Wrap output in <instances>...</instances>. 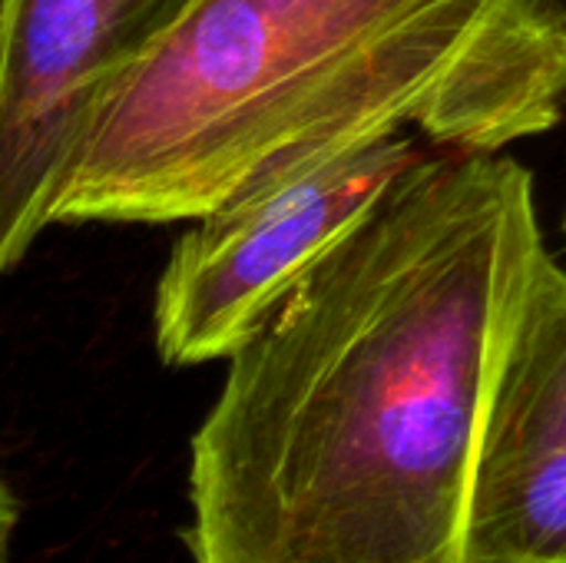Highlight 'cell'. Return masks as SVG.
<instances>
[{"label":"cell","mask_w":566,"mask_h":563,"mask_svg":"<svg viewBox=\"0 0 566 563\" xmlns=\"http://www.w3.org/2000/svg\"><path fill=\"white\" fill-rule=\"evenodd\" d=\"M547 256L517 159H418L226 358L192 563H464L488 385Z\"/></svg>","instance_id":"cell-1"},{"label":"cell","mask_w":566,"mask_h":563,"mask_svg":"<svg viewBox=\"0 0 566 563\" xmlns=\"http://www.w3.org/2000/svg\"><path fill=\"white\" fill-rule=\"evenodd\" d=\"M189 0H7L0 20V279L53 226L103 103Z\"/></svg>","instance_id":"cell-4"},{"label":"cell","mask_w":566,"mask_h":563,"mask_svg":"<svg viewBox=\"0 0 566 563\" xmlns=\"http://www.w3.org/2000/svg\"><path fill=\"white\" fill-rule=\"evenodd\" d=\"M554 3V10L560 13V20H564V27H566V0H551Z\"/></svg>","instance_id":"cell-7"},{"label":"cell","mask_w":566,"mask_h":563,"mask_svg":"<svg viewBox=\"0 0 566 563\" xmlns=\"http://www.w3.org/2000/svg\"><path fill=\"white\" fill-rule=\"evenodd\" d=\"M564 100L551 0H189L103 103L53 222H192L285 159L405 126L501 153Z\"/></svg>","instance_id":"cell-2"},{"label":"cell","mask_w":566,"mask_h":563,"mask_svg":"<svg viewBox=\"0 0 566 563\" xmlns=\"http://www.w3.org/2000/svg\"><path fill=\"white\" fill-rule=\"evenodd\" d=\"M464 563H566V269L544 259L488 385Z\"/></svg>","instance_id":"cell-5"},{"label":"cell","mask_w":566,"mask_h":563,"mask_svg":"<svg viewBox=\"0 0 566 563\" xmlns=\"http://www.w3.org/2000/svg\"><path fill=\"white\" fill-rule=\"evenodd\" d=\"M428 149L401 133L285 159L192 219L156 289L166 365L229 358Z\"/></svg>","instance_id":"cell-3"},{"label":"cell","mask_w":566,"mask_h":563,"mask_svg":"<svg viewBox=\"0 0 566 563\" xmlns=\"http://www.w3.org/2000/svg\"><path fill=\"white\" fill-rule=\"evenodd\" d=\"M564 229H566V219H564Z\"/></svg>","instance_id":"cell-9"},{"label":"cell","mask_w":566,"mask_h":563,"mask_svg":"<svg viewBox=\"0 0 566 563\" xmlns=\"http://www.w3.org/2000/svg\"><path fill=\"white\" fill-rule=\"evenodd\" d=\"M3 3H7V0H0V20H3Z\"/></svg>","instance_id":"cell-8"},{"label":"cell","mask_w":566,"mask_h":563,"mask_svg":"<svg viewBox=\"0 0 566 563\" xmlns=\"http://www.w3.org/2000/svg\"><path fill=\"white\" fill-rule=\"evenodd\" d=\"M13 524H17V501L10 498V491L0 481V563H7V554H10Z\"/></svg>","instance_id":"cell-6"}]
</instances>
